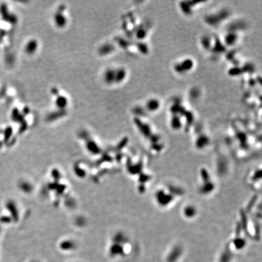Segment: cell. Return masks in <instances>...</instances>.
Returning <instances> with one entry per match:
<instances>
[{
    "label": "cell",
    "instance_id": "obj_3",
    "mask_svg": "<svg viewBox=\"0 0 262 262\" xmlns=\"http://www.w3.org/2000/svg\"><path fill=\"white\" fill-rule=\"evenodd\" d=\"M66 19L65 16H64V14L57 12L55 16V22L56 23V25L59 28H63L64 27L66 24Z\"/></svg>",
    "mask_w": 262,
    "mask_h": 262
},
{
    "label": "cell",
    "instance_id": "obj_2",
    "mask_svg": "<svg viewBox=\"0 0 262 262\" xmlns=\"http://www.w3.org/2000/svg\"><path fill=\"white\" fill-rule=\"evenodd\" d=\"M181 253H182V250L179 247L175 248L171 251L170 254L168 256V258H167L168 262L176 261L179 258V257L180 256Z\"/></svg>",
    "mask_w": 262,
    "mask_h": 262
},
{
    "label": "cell",
    "instance_id": "obj_5",
    "mask_svg": "<svg viewBox=\"0 0 262 262\" xmlns=\"http://www.w3.org/2000/svg\"><path fill=\"white\" fill-rule=\"evenodd\" d=\"M55 104L60 109H64L68 104V100L63 95H58L57 97Z\"/></svg>",
    "mask_w": 262,
    "mask_h": 262
},
{
    "label": "cell",
    "instance_id": "obj_6",
    "mask_svg": "<svg viewBox=\"0 0 262 262\" xmlns=\"http://www.w3.org/2000/svg\"><path fill=\"white\" fill-rule=\"evenodd\" d=\"M160 103L157 100L151 99L147 103V107L150 111H156L159 108Z\"/></svg>",
    "mask_w": 262,
    "mask_h": 262
},
{
    "label": "cell",
    "instance_id": "obj_1",
    "mask_svg": "<svg viewBox=\"0 0 262 262\" xmlns=\"http://www.w3.org/2000/svg\"><path fill=\"white\" fill-rule=\"evenodd\" d=\"M157 201L162 206H167L173 200V196L170 194H167L163 190L159 191L156 194Z\"/></svg>",
    "mask_w": 262,
    "mask_h": 262
},
{
    "label": "cell",
    "instance_id": "obj_4",
    "mask_svg": "<svg viewBox=\"0 0 262 262\" xmlns=\"http://www.w3.org/2000/svg\"><path fill=\"white\" fill-rule=\"evenodd\" d=\"M183 214L187 218H192L196 214V208L193 206H188L183 210Z\"/></svg>",
    "mask_w": 262,
    "mask_h": 262
},
{
    "label": "cell",
    "instance_id": "obj_8",
    "mask_svg": "<svg viewBox=\"0 0 262 262\" xmlns=\"http://www.w3.org/2000/svg\"><path fill=\"white\" fill-rule=\"evenodd\" d=\"M231 260V254L229 251H227L223 254L220 262H229Z\"/></svg>",
    "mask_w": 262,
    "mask_h": 262
},
{
    "label": "cell",
    "instance_id": "obj_7",
    "mask_svg": "<svg viewBox=\"0 0 262 262\" xmlns=\"http://www.w3.org/2000/svg\"><path fill=\"white\" fill-rule=\"evenodd\" d=\"M38 48V43L36 40H31L29 42L26 46V51L29 54L35 53Z\"/></svg>",
    "mask_w": 262,
    "mask_h": 262
}]
</instances>
